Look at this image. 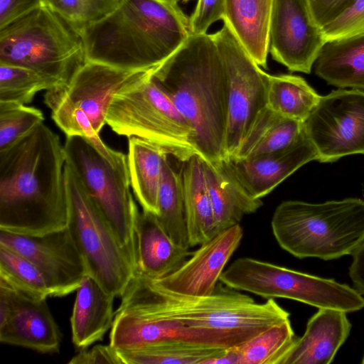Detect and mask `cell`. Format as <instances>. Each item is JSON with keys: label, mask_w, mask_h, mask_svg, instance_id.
<instances>
[{"label": "cell", "mask_w": 364, "mask_h": 364, "mask_svg": "<svg viewBox=\"0 0 364 364\" xmlns=\"http://www.w3.org/2000/svg\"><path fill=\"white\" fill-rule=\"evenodd\" d=\"M76 291L70 318L72 341L76 347L84 349L102 340L111 329L115 296L88 274L84 276Z\"/></svg>", "instance_id": "22"}, {"label": "cell", "mask_w": 364, "mask_h": 364, "mask_svg": "<svg viewBox=\"0 0 364 364\" xmlns=\"http://www.w3.org/2000/svg\"><path fill=\"white\" fill-rule=\"evenodd\" d=\"M271 226L279 245L297 258L337 259L364 242V200H286L276 208Z\"/></svg>", "instance_id": "5"}, {"label": "cell", "mask_w": 364, "mask_h": 364, "mask_svg": "<svg viewBox=\"0 0 364 364\" xmlns=\"http://www.w3.org/2000/svg\"><path fill=\"white\" fill-rule=\"evenodd\" d=\"M85 61L78 31L43 2L0 28V63L35 70L55 86Z\"/></svg>", "instance_id": "6"}, {"label": "cell", "mask_w": 364, "mask_h": 364, "mask_svg": "<svg viewBox=\"0 0 364 364\" xmlns=\"http://www.w3.org/2000/svg\"><path fill=\"white\" fill-rule=\"evenodd\" d=\"M304 134L303 122L284 117L267 107L258 114L232 157L245 159L284 149Z\"/></svg>", "instance_id": "28"}, {"label": "cell", "mask_w": 364, "mask_h": 364, "mask_svg": "<svg viewBox=\"0 0 364 364\" xmlns=\"http://www.w3.org/2000/svg\"><path fill=\"white\" fill-rule=\"evenodd\" d=\"M136 272L151 278L164 277L180 267L191 255L189 248L176 245L157 216L139 212L135 222Z\"/></svg>", "instance_id": "21"}, {"label": "cell", "mask_w": 364, "mask_h": 364, "mask_svg": "<svg viewBox=\"0 0 364 364\" xmlns=\"http://www.w3.org/2000/svg\"><path fill=\"white\" fill-rule=\"evenodd\" d=\"M127 163L131 187L143 210L158 214V194L168 153L146 140L128 138Z\"/></svg>", "instance_id": "27"}, {"label": "cell", "mask_w": 364, "mask_h": 364, "mask_svg": "<svg viewBox=\"0 0 364 364\" xmlns=\"http://www.w3.org/2000/svg\"><path fill=\"white\" fill-rule=\"evenodd\" d=\"M60 333L46 299L36 298L0 282V341L41 353L58 352Z\"/></svg>", "instance_id": "17"}, {"label": "cell", "mask_w": 364, "mask_h": 364, "mask_svg": "<svg viewBox=\"0 0 364 364\" xmlns=\"http://www.w3.org/2000/svg\"><path fill=\"white\" fill-rule=\"evenodd\" d=\"M225 286L217 285L209 296H191L166 289L136 272L118 308L193 328L255 333L289 319V313L274 299L256 303L250 296Z\"/></svg>", "instance_id": "4"}, {"label": "cell", "mask_w": 364, "mask_h": 364, "mask_svg": "<svg viewBox=\"0 0 364 364\" xmlns=\"http://www.w3.org/2000/svg\"><path fill=\"white\" fill-rule=\"evenodd\" d=\"M242 236L240 224L225 230L200 245L176 270L164 277L151 279L178 294L209 296L214 292L225 265L240 245Z\"/></svg>", "instance_id": "18"}, {"label": "cell", "mask_w": 364, "mask_h": 364, "mask_svg": "<svg viewBox=\"0 0 364 364\" xmlns=\"http://www.w3.org/2000/svg\"><path fill=\"white\" fill-rule=\"evenodd\" d=\"M77 31L104 18L120 0H41Z\"/></svg>", "instance_id": "36"}, {"label": "cell", "mask_w": 364, "mask_h": 364, "mask_svg": "<svg viewBox=\"0 0 364 364\" xmlns=\"http://www.w3.org/2000/svg\"><path fill=\"white\" fill-rule=\"evenodd\" d=\"M227 287L266 299L284 298L316 308L353 312L364 308V297L355 289L250 257L235 259L222 273Z\"/></svg>", "instance_id": "10"}, {"label": "cell", "mask_w": 364, "mask_h": 364, "mask_svg": "<svg viewBox=\"0 0 364 364\" xmlns=\"http://www.w3.org/2000/svg\"><path fill=\"white\" fill-rule=\"evenodd\" d=\"M317 159L304 134L286 149L245 159L228 157L217 165L251 197L261 199L300 167Z\"/></svg>", "instance_id": "19"}, {"label": "cell", "mask_w": 364, "mask_h": 364, "mask_svg": "<svg viewBox=\"0 0 364 364\" xmlns=\"http://www.w3.org/2000/svg\"><path fill=\"white\" fill-rule=\"evenodd\" d=\"M157 205L158 220L171 239L179 246L190 248L182 174L172 168L168 158L163 166Z\"/></svg>", "instance_id": "29"}, {"label": "cell", "mask_w": 364, "mask_h": 364, "mask_svg": "<svg viewBox=\"0 0 364 364\" xmlns=\"http://www.w3.org/2000/svg\"><path fill=\"white\" fill-rule=\"evenodd\" d=\"M65 156L43 123L0 151V230L41 235L68 227Z\"/></svg>", "instance_id": "1"}, {"label": "cell", "mask_w": 364, "mask_h": 364, "mask_svg": "<svg viewBox=\"0 0 364 364\" xmlns=\"http://www.w3.org/2000/svg\"><path fill=\"white\" fill-rule=\"evenodd\" d=\"M273 0H225L226 23L252 58L267 68Z\"/></svg>", "instance_id": "24"}, {"label": "cell", "mask_w": 364, "mask_h": 364, "mask_svg": "<svg viewBox=\"0 0 364 364\" xmlns=\"http://www.w3.org/2000/svg\"><path fill=\"white\" fill-rule=\"evenodd\" d=\"M186 227L190 247L201 245L218 234L204 176L203 159L198 154L183 162L181 170Z\"/></svg>", "instance_id": "25"}, {"label": "cell", "mask_w": 364, "mask_h": 364, "mask_svg": "<svg viewBox=\"0 0 364 364\" xmlns=\"http://www.w3.org/2000/svg\"><path fill=\"white\" fill-rule=\"evenodd\" d=\"M41 0H0V28L38 6Z\"/></svg>", "instance_id": "41"}, {"label": "cell", "mask_w": 364, "mask_h": 364, "mask_svg": "<svg viewBox=\"0 0 364 364\" xmlns=\"http://www.w3.org/2000/svg\"><path fill=\"white\" fill-rule=\"evenodd\" d=\"M269 53L290 71L310 73L326 43L309 0H273Z\"/></svg>", "instance_id": "14"}, {"label": "cell", "mask_w": 364, "mask_h": 364, "mask_svg": "<svg viewBox=\"0 0 364 364\" xmlns=\"http://www.w3.org/2000/svg\"><path fill=\"white\" fill-rule=\"evenodd\" d=\"M68 228L83 258L86 273L107 292L122 296L136 271V261L65 164Z\"/></svg>", "instance_id": "9"}, {"label": "cell", "mask_w": 364, "mask_h": 364, "mask_svg": "<svg viewBox=\"0 0 364 364\" xmlns=\"http://www.w3.org/2000/svg\"><path fill=\"white\" fill-rule=\"evenodd\" d=\"M320 97L301 77L287 74L269 76L267 107L284 117L304 122Z\"/></svg>", "instance_id": "30"}, {"label": "cell", "mask_w": 364, "mask_h": 364, "mask_svg": "<svg viewBox=\"0 0 364 364\" xmlns=\"http://www.w3.org/2000/svg\"><path fill=\"white\" fill-rule=\"evenodd\" d=\"M152 73L191 127L198 155L219 164L225 156L228 89L212 34H190Z\"/></svg>", "instance_id": "2"}, {"label": "cell", "mask_w": 364, "mask_h": 364, "mask_svg": "<svg viewBox=\"0 0 364 364\" xmlns=\"http://www.w3.org/2000/svg\"><path fill=\"white\" fill-rule=\"evenodd\" d=\"M251 331L193 328L173 320L139 316L118 308L109 344L118 351L132 350L166 341H184L225 348L245 341Z\"/></svg>", "instance_id": "16"}, {"label": "cell", "mask_w": 364, "mask_h": 364, "mask_svg": "<svg viewBox=\"0 0 364 364\" xmlns=\"http://www.w3.org/2000/svg\"><path fill=\"white\" fill-rule=\"evenodd\" d=\"M326 42L364 33V0H356L339 17L322 28Z\"/></svg>", "instance_id": "37"}, {"label": "cell", "mask_w": 364, "mask_h": 364, "mask_svg": "<svg viewBox=\"0 0 364 364\" xmlns=\"http://www.w3.org/2000/svg\"><path fill=\"white\" fill-rule=\"evenodd\" d=\"M223 349L184 341H166L117 351L124 364H205Z\"/></svg>", "instance_id": "31"}, {"label": "cell", "mask_w": 364, "mask_h": 364, "mask_svg": "<svg viewBox=\"0 0 364 364\" xmlns=\"http://www.w3.org/2000/svg\"><path fill=\"white\" fill-rule=\"evenodd\" d=\"M41 109L16 102H0V151L43 123Z\"/></svg>", "instance_id": "35"}, {"label": "cell", "mask_w": 364, "mask_h": 364, "mask_svg": "<svg viewBox=\"0 0 364 364\" xmlns=\"http://www.w3.org/2000/svg\"><path fill=\"white\" fill-rule=\"evenodd\" d=\"M63 147L65 164L136 261L135 222L139 211L131 193L127 156L112 165L79 136H66Z\"/></svg>", "instance_id": "11"}, {"label": "cell", "mask_w": 364, "mask_h": 364, "mask_svg": "<svg viewBox=\"0 0 364 364\" xmlns=\"http://www.w3.org/2000/svg\"><path fill=\"white\" fill-rule=\"evenodd\" d=\"M225 0H198L189 18L191 34L207 33L208 28L215 22L225 18Z\"/></svg>", "instance_id": "38"}, {"label": "cell", "mask_w": 364, "mask_h": 364, "mask_svg": "<svg viewBox=\"0 0 364 364\" xmlns=\"http://www.w3.org/2000/svg\"><path fill=\"white\" fill-rule=\"evenodd\" d=\"M0 245L31 260L44 275L53 296L76 291L87 274L83 258L68 227L41 235L0 230Z\"/></svg>", "instance_id": "15"}, {"label": "cell", "mask_w": 364, "mask_h": 364, "mask_svg": "<svg viewBox=\"0 0 364 364\" xmlns=\"http://www.w3.org/2000/svg\"><path fill=\"white\" fill-rule=\"evenodd\" d=\"M69 364H124L117 350L109 346L97 345L75 355Z\"/></svg>", "instance_id": "40"}, {"label": "cell", "mask_w": 364, "mask_h": 364, "mask_svg": "<svg viewBox=\"0 0 364 364\" xmlns=\"http://www.w3.org/2000/svg\"><path fill=\"white\" fill-rule=\"evenodd\" d=\"M297 337L289 319L233 346L238 364H279Z\"/></svg>", "instance_id": "32"}, {"label": "cell", "mask_w": 364, "mask_h": 364, "mask_svg": "<svg viewBox=\"0 0 364 364\" xmlns=\"http://www.w3.org/2000/svg\"><path fill=\"white\" fill-rule=\"evenodd\" d=\"M86 60L65 84L46 91L44 103L66 136L89 140L111 164L127 155L106 145L100 132L114 94L139 72Z\"/></svg>", "instance_id": "8"}, {"label": "cell", "mask_w": 364, "mask_h": 364, "mask_svg": "<svg viewBox=\"0 0 364 364\" xmlns=\"http://www.w3.org/2000/svg\"><path fill=\"white\" fill-rule=\"evenodd\" d=\"M203 167L218 233L240 224L245 215L263 205L261 199L251 197L218 165L203 159Z\"/></svg>", "instance_id": "26"}, {"label": "cell", "mask_w": 364, "mask_h": 364, "mask_svg": "<svg viewBox=\"0 0 364 364\" xmlns=\"http://www.w3.org/2000/svg\"><path fill=\"white\" fill-rule=\"evenodd\" d=\"M356 0H309L313 16L319 26L332 22L346 10Z\"/></svg>", "instance_id": "39"}, {"label": "cell", "mask_w": 364, "mask_h": 364, "mask_svg": "<svg viewBox=\"0 0 364 364\" xmlns=\"http://www.w3.org/2000/svg\"><path fill=\"white\" fill-rule=\"evenodd\" d=\"M55 87L49 78L31 69L0 63V102L30 103L42 90Z\"/></svg>", "instance_id": "34"}, {"label": "cell", "mask_w": 364, "mask_h": 364, "mask_svg": "<svg viewBox=\"0 0 364 364\" xmlns=\"http://www.w3.org/2000/svg\"><path fill=\"white\" fill-rule=\"evenodd\" d=\"M0 282L36 298L53 296V291L41 270L26 257L2 245H0Z\"/></svg>", "instance_id": "33"}, {"label": "cell", "mask_w": 364, "mask_h": 364, "mask_svg": "<svg viewBox=\"0 0 364 364\" xmlns=\"http://www.w3.org/2000/svg\"><path fill=\"white\" fill-rule=\"evenodd\" d=\"M314 68L329 85L364 91V33L326 41Z\"/></svg>", "instance_id": "23"}, {"label": "cell", "mask_w": 364, "mask_h": 364, "mask_svg": "<svg viewBox=\"0 0 364 364\" xmlns=\"http://www.w3.org/2000/svg\"><path fill=\"white\" fill-rule=\"evenodd\" d=\"M212 36L227 80L225 159L235 154L258 114L267 107L269 75L252 58L226 23Z\"/></svg>", "instance_id": "12"}, {"label": "cell", "mask_w": 364, "mask_h": 364, "mask_svg": "<svg viewBox=\"0 0 364 364\" xmlns=\"http://www.w3.org/2000/svg\"><path fill=\"white\" fill-rule=\"evenodd\" d=\"M303 126L320 162L364 154V91L340 88L321 96Z\"/></svg>", "instance_id": "13"}, {"label": "cell", "mask_w": 364, "mask_h": 364, "mask_svg": "<svg viewBox=\"0 0 364 364\" xmlns=\"http://www.w3.org/2000/svg\"><path fill=\"white\" fill-rule=\"evenodd\" d=\"M152 70L139 72L114 94L106 124L119 136L158 145L183 163L198 154L192 129Z\"/></svg>", "instance_id": "7"}, {"label": "cell", "mask_w": 364, "mask_h": 364, "mask_svg": "<svg viewBox=\"0 0 364 364\" xmlns=\"http://www.w3.org/2000/svg\"><path fill=\"white\" fill-rule=\"evenodd\" d=\"M177 1H182L183 3H186V2H188V1L190 0H176Z\"/></svg>", "instance_id": "44"}, {"label": "cell", "mask_w": 364, "mask_h": 364, "mask_svg": "<svg viewBox=\"0 0 364 364\" xmlns=\"http://www.w3.org/2000/svg\"><path fill=\"white\" fill-rule=\"evenodd\" d=\"M86 60L129 70L164 63L189 36V18L163 0H120L114 11L78 30Z\"/></svg>", "instance_id": "3"}, {"label": "cell", "mask_w": 364, "mask_h": 364, "mask_svg": "<svg viewBox=\"0 0 364 364\" xmlns=\"http://www.w3.org/2000/svg\"><path fill=\"white\" fill-rule=\"evenodd\" d=\"M362 363L364 364V356H363V360H362Z\"/></svg>", "instance_id": "45"}, {"label": "cell", "mask_w": 364, "mask_h": 364, "mask_svg": "<svg viewBox=\"0 0 364 364\" xmlns=\"http://www.w3.org/2000/svg\"><path fill=\"white\" fill-rule=\"evenodd\" d=\"M163 1L170 3L171 4H177L176 0H163Z\"/></svg>", "instance_id": "43"}, {"label": "cell", "mask_w": 364, "mask_h": 364, "mask_svg": "<svg viewBox=\"0 0 364 364\" xmlns=\"http://www.w3.org/2000/svg\"><path fill=\"white\" fill-rule=\"evenodd\" d=\"M350 328L346 311L320 308L309 320L304 334L296 338L279 364H329Z\"/></svg>", "instance_id": "20"}, {"label": "cell", "mask_w": 364, "mask_h": 364, "mask_svg": "<svg viewBox=\"0 0 364 364\" xmlns=\"http://www.w3.org/2000/svg\"><path fill=\"white\" fill-rule=\"evenodd\" d=\"M353 261L349 268V276L355 289L364 294V242L352 254Z\"/></svg>", "instance_id": "42"}]
</instances>
